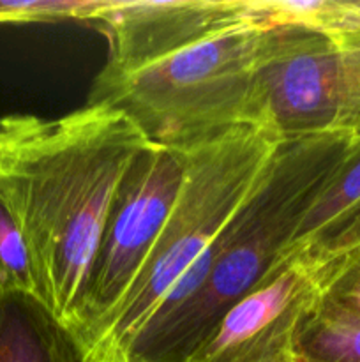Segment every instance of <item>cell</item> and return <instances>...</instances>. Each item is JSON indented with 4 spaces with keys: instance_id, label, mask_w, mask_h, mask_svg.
I'll list each match as a JSON object with an SVG mask.
<instances>
[{
    "instance_id": "obj_6",
    "label": "cell",
    "mask_w": 360,
    "mask_h": 362,
    "mask_svg": "<svg viewBox=\"0 0 360 362\" xmlns=\"http://www.w3.org/2000/svg\"><path fill=\"white\" fill-rule=\"evenodd\" d=\"M186 173V151L148 145L131 166L112 209L76 324L83 341L129 292L175 205Z\"/></svg>"
},
{
    "instance_id": "obj_11",
    "label": "cell",
    "mask_w": 360,
    "mask_h": 362,
    "mask_svg": "<svg viewBox=\"0 0 360 362\" xmlns=\"http://www.w3.org/2000/svg\"><path fill=\"white\" fill-rule=\"evenodd\" d=\"M299 362H360V317L321 299L299 338Z\"/></svg>"
},
{
    "instance_id": "obj_13",
    "label": "cell",
    "mask_w": 360,
    "mask_h": 362,
    "mask_svg": "<svg viewBox=\"0 0 360 362\" xmlns=\"http://www.w3.org/2000/svg\"><path fill=\"white\" fill-rule=\"evenodd\" d=\"M113 0H0V23L101 21Z\"/></svg>"
},
{
    "instance_id": "obj_4",
    "label": "cell",
    "mask_w": 360,
    "mask_h": 362,
    "mask_svg": "<svg viewBox=\"0 0 360 362\" xmlns=\"http://www.w3.org/2000/svg\"><path fill=\"white\" fill-rule=\"evenodd\" d=\"M267 28H233L122 76L99 73L87 105L126 113L155 145L189 151L249 126L254 71Z\"/></svg>"
},
{
    "instance_id": "obj_14",
    "label": "cell",
    "mask_w": 360,
    "mask_h": 362,
    "mask_svg": "<svg viewBox=\"0 0 360 362\" xmlns=\"http://www.w3.org/2000/svg\"><path fill=\"white\" fill-rule=\"evenodd\" d=\"M314 269L323 285L325 303L360 317V247Z\"/></svg>"
},
{
    "instance_id": "obj_1",
    "label": "cell",
    "mask_w": 360,
    "mask_h": 362,
    "mask_svg": "<svg viewBox=\"0 0 360 362\" xmlns=\"http://www.w3.org/2000/svg\"><path fill=\"white\" fill-rule=\"evenodd\" d=\"M148 145L126 113L104 105L59 119H0V191L27 240L42 303L67 331L120 187Z\"/></svg>"
},
{
    "instance_id": "obj_12",
    "label": "cell",
    "mask_w": 360,
    "mask_h": 362,
    "mask_svg": "<svg viewBox=\"0 0 360 362\" xmlns=\"http://www.w3.org/2000/svg\"><path fill=\"white\" fill-rule=\"evenodd\" d=\"M11 292L41 299L27 240L0 191V293Z\"/></svg>"
},
{
    "instance_id": "obj_3",
    "label": "cell",
    "mask_w": 360,
    "mask_h": 362,
    "mask_svg": "<svg viewBox=\"0 0 360 362\" xmlns=\"http://www.w3.org/2000/svg\"><path fill=\"white\" fill-rule=\"evenodd\" d=\"M279 144L258 127L239 126L186 151L182 187L147 264L113 313L78 343L80 362H124L166 297L260 186Z\"/></svg>"
},
{
    "instance_id": "obj_8",
    "label": "cell",
    "mask_w": 360,
    "mask_h": 362,
    "mask_svg": "<svg viewBox=\"0 0 360 362\" xmlns=\"http://www.w3.org/2000/svg\"><path fill=\"white\" fill-rule=\"evenodd\" d=\"M99 23L108 37L101 69L108 76L131 74L233 28L261 27L256 0H113Z\"/></svg>"
},
{
    "instance_id": "obj_9",
    "label": "cell",
    "mask_w": 360,
    "mask_h": 362,
    "mask_svg": "<svg viewBox=\"0 0 360 362\" xmlns=\"http://www.w3.org/2000/svg\"><path fill=\"white\" fill-rule=\"evenodd\" d=\"M0 362H80L69 331L41 299L0 293Z\"/></svg>"
},
{
    "instance_id": "obj_2",
    "label": "cell",
    "mask_w": 360,
    "mask_h": 362,
    "mask_svg": "<svg viewBox=\"0 0 360 362\" xmlns=\"http://www.w3.org/2000/svg\"><path fill=\"white\" fill-rule=\"evenodd\" d=\"M360 134L279 144L260 186L180 279L124 362H184L219 318L279 264L313 205Z\"/></svg>"
},
{
    "instance_id": "obj_10",
    "label": "cell",
    "mask_w": 360,
    "mask_h": 362,
    "mask_svg": "<svg viewBox=\"0 0 360 362\" xmlns=\"http://www.w3.org/2000/svg\"><path fill=\"white\" fill-rule=\"evenodd\" d=\"M360 205V136L307 209L281 258L302 253Z\"/></svg>"
},
{
    "instance_id": "obj_5",
    "label": "cell",
    "mask_w": 360,
    "mask_h": 362,
    "mask_svg": "<svg viewBox=\"0 0 360 362\" xmlns=\"http://www.w3.org/2000/svg\"><path fill=\"white\" fill-rule=\"evenodd\" d=\"M247 124L277 141L360 134V60L323 32L267 28Z\"/></svg>"
},
{
    "instance_id": "obj_15",
    "label": "cell",
    "mask_w": 360,
    "mask_h": 362,
    "mask_svg": "<svg viewBox=\"0 0 360 362\" xmlns=\"http://www.w3.org/2000/svg\"><path fill=\"white\" fill-rule=\"evenodd\" d=\"M360 247V205L349 212L344 219L332 226L323 237L302 253L292 257H302L314 265H323L328 262L348 255L349 251ZM288 258V257H286Z\"/></svg>"
},
{
    "instance_id": "obj_7",
    "label": "cell",
    "mask_w": 360,
    "mask_h": 362,
    "mask_svg": "<svg viewBox=\"0 0 360 362\" xmlns=\"http://www.w3.org/2000/svg\"><path fill=\"white\" fill-rule=\"evenodd\" d=\"M321 299L314 265L302 257L281 258L184 362H299L300 332Z\"/></svg>"
}]
</instances>
